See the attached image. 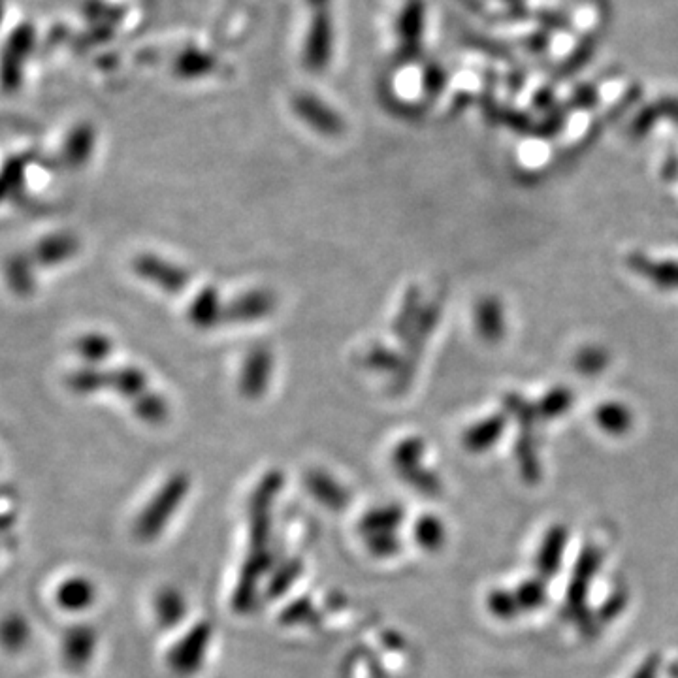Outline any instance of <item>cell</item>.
<instances>
[{"instance_id":"1f68e13d","label":"cell","mask_w":678,"mask_h":678,"mask_svg":"<svg viewBox=\"0 0 678 678\" xmlns=\"http://www.w3.org/2000/svg\"><path fill=\"white\" fill-rule=\"evenodd\" d=\"M624 605H626V598L620 596V594H614L613 598L603 605V616L613 618L624 609Z\"/></svg>"},{"instance_id":"ffe728a7","label":"cell","mask_w":678,"mask_h":678,"mask_svg":"<svg viewBox=\"0 0 678 678\" xmlns=\"http://www.w3.org/2000/svg\"><path fill=\"white\" fill-rule=\"evenodd\" d=\"M424 454H426V443H424L422 437H405L394 447L392 456H390V462H392V468H394V471L400 477V475H404V473L411 471V469L424 466L422 464Z\"/></svg>"},{"instance_id":"30bf717a","label":"cell","mask_w":678,"mask_h":678,"mask_svg":"<svg viewBox=\"0 0 678 678\" xmlns=\"http://www.w3.org/2000/svg\"><path fill=\"white\" fill-rule=\"evenodd\" d=\"M98 633L93 626L78 624L66 630L63 637V658L72 669H83L97 652Z\"/></svg>"},{"instance_id":"52a82bcc","label":"cell","mask_w":678,"mask_h":678,"mask_svg":"<svg viewBox=\"0 0 678 678\" xmlns=\"http://www.w3.org/2000/svg\"><path fill=\"white\" fill-rule=\"evenodd\" d=\"M132 266L136 274L144 277L149 283H155L159 289L168 294L185 291L191 281V275L185 268H179L168 260L159 259L157 255H140Z\"/></svg>"},{"instance_id":"cb8c5ba5","label":"cell","mask_w":678,"mask_h":678,"mask_svg":"<svg viewBox=\"0 0 678 678\" xmlns=\"http://www.w3.org/2000/svg\"><path fill=\"white\" fill-rule=\"evenodd\" d=\"M475 323H477V330L483 338L488 339V341L500 339L501 334H503V315H501L500 304L492 298L483 300L475 311Z\"/></svg>"},{"instance_id":"ac0fdd59","label":"cell","mask_w":678,"mask_h":678,"mask_svg":"<svg viewBox=\"0 0 678 678\" xmlns=\"http://www.w3.org/2000/svg\"><path fill=\"white\" fill-rule=\"evenodd\" d=\"M413 539L426 552H439L447 543V526L436 515H420L413 524Z\"/></svg>"},{"instance_id":"277c9868","label":"cell","mask_w":678,"mask_h":678,"mask_svg":"<svg viewBox=\"0 0 678 678\" xmlns=\"http://www.w3.org/2000/svg\"><path fill=\"white\" fill-rule=\"evenodd\" d=\"M213 628L208 620L196 622L191 630L187 631L176 645L170 648L166 660L168 667L178 677H193L202 671L204 662L208 658Z\"/></svg>"},{"instance_id":"7a4b0ae2","label":"cell","mask_w":678,"mask_h":678,"mask_svg":"<svg viewBox=\"0 0 678 678\" xmlns=\"http://www.w3.org/2000/svg\"><path fill=\"white\" fill-rule=\"evenodd\" d=\"M285 477L279 469L268 471L249 500V550L272 549V507Z\"/></svg>"},{"instance_id":"f1b7e54d","label":"cell","mask_w":678,"mask_h":678,"mask_svg":"<svg viewBox=\"0 0 678 678\" xmlns=\"http://www.w3.org/2000/svg\"><path fill=\"white\" fill-rule=\"evenodd\" d=\"M134 413L147 424H161L168 419V405L162 400L161 396L146 392L134 402Z\"/></svg>"},{"instance_id":"7c38bea8","label":"cell","mask_w":678,"mask_h":678,"mask_svg":"<svg viewBox=\"0 0 678 678\" xmlns=\"http://www.w3.org/2000/svg\"><path fill=\"white\" fill-rule=\"evenodd\" d=\"M306 488L307 492L313 496V500L319 501L321 505L332 511L345 509L351 501L349 490L341 485L336 477H332L323 469L307 471Z\"/></svg>"},{"instance_id":"2e32d148","label":"cell","mask_w":678,"mask_h":678,"mask_svg":"<svg viewBox=\"0 0 678 678\" xmlns=\"http://www.w3.org/2000/svg\"><path fill=\"white\" fill-rule=\"evenodd\" d=\"M223 309L221 296L215 287H204L194 296L193 304L189 307V321L200 328L210 330L213 326L223 323Z\"/></svg>"},{"instance_id":"d4e9b609","label":"cell","mask_w":678,"mask_h":678,"mask_svg":"<svg viewBox=\"0 0 678 678\" xmlns=\"http://www.w3.org/2000/svg\"><path fill=\"white\" fill-rule=\"evenodd\" d=\"M321 614L317 613L315 605L309 596L294 599L279 614V622L283 626H315L319 622Z\"/></svg>"},{"instance_id":"4316f807","label":"cell","mask_w":678,"mask_h":678,"mask_svg":"<svg viewBox=\"0 0 678 678\" xmlns=\"http://www.w3.org/2000/svg\"><path fill=\"white\" fill-rule=\"evenodd\" d=\"M515 592L520 611H535L539 607L545 605L547 601V584L545 579H528V581L520 582Z\"/></svg>"},{"instance_id":"7402d4cb","label":"cell","mask_w":678,"mask_h":678,"mask_svg":"<svg viewBox=\"0 0 678 678\" xmlns=\"http://www.w3.org/2000/svg\"><path fill=\"white\" fill-rule=\"evenodd\" d=\"M104 385H112L119 394L136 402L147 392V377L146 373L138 368H123L112 373H104Z\"/></svg>"},{"instance_id":"9a60e30c","label":"cell","mask_w":678,"mask_h":678,"mask_svg":"<svg viewBox=\"0 0 678 678\" xmlns=\"http://www.w3.org/2000/svg\"><path fill=\"white\" fill-rule=\"evenodd\" d=\"M405 511L400 503H385L372 507L358 520V532L364 537L375 533L398 532L404 524Z\"/></svg>"},{"instance_id":"e0dca14e","label":"cell","mask_w":678,"mask_h":678,"mask_svg":"<svg viewBox=\"0 0 678 678\" xmlns=\"http://www.w3.org/2000/svg\"><path fill=\"white\" fill-rule=\"evenodd\" d=\"M505 430V417L496 415L473 424L462 436V445L469 452H483L490 449Z\"/></svg>"},{"instance_id":"5bb4252c","label":"cell","mask_w":678,"mask_h":678,"mask_svg":"<svg viewBox=\"0 0 678 678\" xmlns=\"http://www.w3.org/2000/svg\"><path fill=\"white\" fill-rule=\"evenodd\" d=\"M153 611H155L157 624L164 630H172L187 618L189 605L181 590L174 586H164L155 596Z\"/></svg>"},{"instance_id":"83f0119b","label":"cell","mask_w":678,"mask_h":678,"mask_svg":"<svg viewBox=\"0 0 678 678\" xmlns=\"http://www.w3.org/2000/svg\"><path fill=\"white\" fill-rule=\"evenodd\" d=\"M400 479L404 481L405 485L411 486L413 490H417L424 496H430V498H436L443 490L439 475L434 473L432 469L424 468V466L407 471L404 475H400Z\"/></svg>"},{"instance_id":"d6a6232c","label":"cell","mask_w":678,"mask_h":678,"mask_svg":"<svg viewBox=\"0 0 678 678\" xmlns=\"http://www.w3.org/2000/svg\"><path fill=\"white\" fill-rule=\"evenodd\" d=\"M658 675V662L656 660H646L635 673L633 678H656Z\"/></svg>"},{"instance_id":"8fae6325","label":"cell","mask_w":678,"mask_h":678,"mask_svg":"<svg viewBox=\"0 0 678 678\" xmlns=\"http://www.w3.org/2000/svg\"><path fill=\"white\" fill-rule=\"evenodd\" d=\"M294 112L298 113L311 129L319 130L324 136H339L345 130L343 119L319 98L309 95L294 98Z\"/></svg>"},{"instance_id":"ba28073f","label":"cell","mask_w":678,"mask_h":678,"mask_svg":"<svg viewBox=\"0 0 678 678\" xmlns=\"http://www.w3.org/2000/svg\"><path fill=\"white\" fill-rule=\"evenodd\" d=\"M275 306H277V300H275L274 292L264 291V289L245 292L225 306L223 323H257L260 319L268 317L270 313H274Z\"/></svg>"},{"instance_id":"8992f818","label":"cell","mask_w":678,"mask_h":678,"mask_svg":"<svg viewBox=\"0 0 678 678\" xmlns=\"http://www.w3.org/2000/svg\"><path fill=\"white\" fill-rule=\"evenodd\" d=\"M274 372V355L266 347L251 349L243 360L240 373V394L247 400H260L270 385V375Z\"/></svg>"},{"instance_id":"d6986e66","label":"cell","mask_w":678,"mask_h":678,"mask_svg":"<svg viewBox=\"0 0 678 678\" xmlns=\"http://www.w3.org/2000/svg\"><path fill=\"white\" fill-rule=\"evenodd\" d=\"M422 292H420L417 285H411L404 294V302L402 307L394 319L392 324V334L400 341L409 338L411 330L415 328V324L419 321L420 311H422Z\"/></svg>"},{"instance_id":"f546056e","label":"cell","mask_w":678,"mask_h":678,"mask_svg":"<svg viewBox=\"0 0 678 678\" xmlns=\"http://www.w3.org/2000/svg\"><path fill=\"white\" fill-rule=\"evenodd\" d=\"M364 541H366L368 552L379 560L392 558L402 550V537L398 535V532L375 533V535L364 537Z\"/></svg>"},{"instance_id":"484cf974","label":"cell","mask_w":678,"mask_h":678,"mask_svg":"<svg viewBox=\"0 0 678 678\" xmlns=\"http://www.w3.org/2000/svg\"><path fill=\"white\" fill-rule=\"evenodd\" d=\"M486 607L494 618L503 620V622H511V620L517 618L518 614L522 613L517 598H515V592L503 590V588H496L488 594Z\"/></svg>"},{"instance_id":"6da1fadb","label":"cell","mask_w":678,"mask_h":678,"mask_svg":"<svg viewBox=\"0 0 678 678\" xmlns=\"http://www.w3.org/2000/svg\"><path fill=\"white\" fill-rule=\"evenodd\" d=\"M191 490V479L187 473H174L164 485L147 501L142 513L134 520V535L138 541H155L170 520L176 515L181 503Z\"/></svg>"},{"instance_id":"3957f363","label":"cell","mask_w":678,"mask_h":678,"mask_svg":"<svg viewBox=\"0 0 678 678\" xmlns=\"http://www.w3.org/2000/svg\"><path fill=\"white\" fill-rule=\"evenodd\" d=\"M441 307H443L441 300H434L428 306L422 307L419 321L415 324V328L411 330L409 338L405 339V356L402 358L400 370L396 372V379L392 383L394 394H402L411 385L415 372H417V366H419L422 351H424L428 339L439 323Z\"/></svg>"},{"instance_id":"9c48e42d","label":"cell","mask_w":678,"mask_h":678,"mask_svg":"<svg viewBox=\"0 0 678 678\" xmlns=\"http://www.w3.org/2000/svg\"><path fill=\"white\" fill-rule=\"evenodd\" d=\"M97 584L87 577H68L55 590V605L66 613H83L95 605Z\"/></svg>"},{"instance_id":"4fadbf2b","label":"cell","mask_w":678,"mask_h":678,"mask_svg":"<svg viewBox=\"0 0 678 678\" xmlns=\"http://www.w3.org/2000/svg\"><path fill=\"white\" fill-rule=\"evenodd\" d=\"M567 539H569V532L565 526H552L549 532L545 533L537 556H535V565H537V573L541 579H552L560 565L564 562L565 549H567Z\"/></svg>"},{"instance_id":"603a6c76","label":"cell","mask_w":678,"mask_h":678,"mask_svg":"<svg viewBox=\"0 0 678 678\" xmlns=\"http://www.w3.org/2000/svg\"><path fill=\"white\" fill-rule=\"evenodd\" d=\"M31 639V626L25 616L21 614H8L0 620V646L17 652L23 650Z\"/></svg>"},{"instance_id":"4dcf8cb0","label":"cell","mask_w":678,"mask_h":678,"mask_svg":"<svg viewBox=\"0 0 678 678\" xmlns=\"http://www.w3.org/2000/svg\"><path fill=\"white\" fill-rule=\"evenodd\" d=\"M364 366L375 372H398L402 366V356L385 345H373L364 356Z\"/></svg>"},{"instance_id":"44dd1931","label":"cell","mask_w":678,"mask_h":678,"mask_svg":"<svg viewBox=\"0 0 678 678\" xmlns=\"http://www.w3.org/2000/svg\"><path fill=\"white\" fill-rule=\"evenodd\" d=\"M304 564L300 558H289L283 560L275 565L274 569L270 571V579H268V586H266V598L277 599L285 596L291 590L292 584L298 581V577L302 575Z\"/></svg>"},{"instance_id":"5b68a950","label":"cell","mask_w":678,"mask_h":678,"mask_svg":"<svg viewBox=\"0 0 678 678\" xmlns=\"http://www.w3.org/2000/svg\"><path fill=\"white\" fill-rule=\"evenodd\" d=\"M601 552L598 547L590 545L582 550L577 565H575V573L573 579L569 582V590H567V609L573 616V620L581 626L582 631H590V622L592 618H586V594L590 590V582L596 577L599 565H601Z\"/></svg>"}]
</instances>
